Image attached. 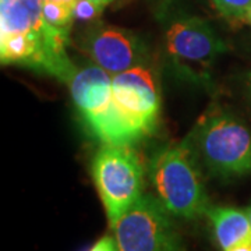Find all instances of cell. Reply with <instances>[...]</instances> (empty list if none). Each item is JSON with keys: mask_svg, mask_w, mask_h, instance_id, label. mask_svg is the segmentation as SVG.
<instances>
[{"mask_svg": "<svg viewBox=\"0 0 251 251\" xmlns=\"http://www.w3.org/2000/svg\"><path fill=\"white\" fill-rule=\"evenodd\" d=\"M70 87L74 105L90 133L102 144L133 147L141 141L113 98L112 74L95 63L77 67Z\"/></svg>", "mask_w": 251, "mask_h": 251, "instance_id": "obj_1", "label": "cell"}, {"mask_svg": "<svg viewBox=\"0 0 251 251\" xmlns=\"http://www.w3.org/2000/svg\"><path fill=\"white\" fill-rule=\"evenodd\" d=\"M151 179L165 208L183 219H197L209 209L208 197L187 144L169 145L153 156Z\"/></svg>", "mask_w": 251, "mask_h": 251, "instance_id": "obj_2", "label": "cell"}, {"mask_svg": "<svg viewBox=\"0 0 251 251\" xmlns=\"http://www.w3.org/2000/svg\"><path fill=\"white\" fill-rule=\"evenodd\" d=\"M91 172L112 226L144 196L143 162L131 147L102 144Z\"/></svg>", "mask_w": 251, "mask_h": 251, "instance_id": "obj_3", "label": "cell"}, {"mask_svg": "<svg viewBox=\"0 0 251 251\" xmlns=\"http://www.w3.org/2000/svg\"><path fill=\"white\" fill-rule=\"evenodd\" d=\"M198 156L216 177L233 179L251 173V133L226 113L205 116L196 130Z\"/></svg>", "mask_w": 251, "mask_h": 251, "instance_id": "obj_4", "label": "cell"}, {"mask_svg": "<svg viewBox=\"0 0 251 251\" xmlns=\"http://www.w3.org/2000/svg\"><path fill=\"white\" fill-rule=\"evenodd\" d=\"M166 52L180 70L193 77H204L218 56L227 50L214 27L197 16H177L165 32Z\"/></svg>", "mask_w": 251, "mask_h": 251, "instance_id": "obj_5", "label": "cell"}, {"mask_svg": "<svg viewBox=\"0 0 251 251\" xmlns=\"http://www.w3.org/2000/svg\"><path fill=\"white\" fill-rule=\"evenodd\" d=\"M171 216L159 198L144 194L110 226L117 251H163L179 239Z\"/></svg>", "mask_w": 251, "mask_h": 251, "instance_id": "obj_6", "label": "cell"}, {"mask_svg": "<svg viewBox=\"0 0 251 251\" xmlns=\"http://www.w3.org/2000/svg\"><path fill=\"white\" fill-rule=\"evenodd\" d=\"M113 98L126 122L143 140L156 130L161 115V94L152 69L140 64L112 75Z\"/></svg>", "mask_w": 251, "mask_h": 251, "instance_id": "obj_7", "label": "cell"}, {"mask_svg": "<svg viewBox=\"0 0 251 251\" xmlns=\"http://www.w3.org/2000/svg\"><path fill=\"white\" fill-rule=\"evenodd\" d=\"M80 46L92 63L112 75L147 64L143 41L125 28L97 24L82 35Z\"/></svg>", "mask_w": 251, "mask_h": 251, "instance_id": "obj_8", "label": "cell"}, {"mask_svg": "<svg viewBox=\"0 0 251 251\" xmlns=\"http://www.w3.org/2000/svg\"><path fill=\"white\" fill-rule=\"evenodd\" d=\"M206 216L222 251L251 240V224L246 211L232 206H209Z\"/></svg>", "mask_w": 251, "mask_h": 251, "instance_id": "obj_9", "label": "cell"}, {"mask_svg": "<svg viewBox=\"0 0 251 251\" xmlns=\"http://www.w3.org/2000/svg\"><path fill=\"white\" fill-rule=\"evenodd\" d=\"M42 16L48 25L67 34H70L73 21L75 20L73 7L54 1H44V0H42Z\"/></svg>", "mask_w": 251, "mask_h": 251, "instance_id": "obj_10", "label": "cell"}, {"mask_svg": "<svg viewBox=\"0 0 251 251\" xmlns=\"http://www.w3.org/2000/svg\"><path fill=\"white\" fill-rule=\"evenodd\" d=\"M218 11L227 20L244 21V16L251 6V0H212Z\"/></svg>", "mask_w": 251, "mask_h": 251, "instance_id": "obj_11", "label": "cell"}, {"mask_svg": "<svg viewBox=\"0 0 251 251\" xmlns=\"http://www.w3.org/2000/svg\"><path fill=\"white\" fill-rule=\"evenodd\" d=\"M103 6L92 0H75L74 4V18L81 21H92L99 17L103 11Z\"/></svg>", "mask_w": 251, "mask_h": 251, "instance_id": "obj_12", "label": "cell"}, {"mask_svg": "<svg viewBox=\"0 0 251 251\" xmlns=\"http://www.w3.org/2000/svg\"><path fill=\"white\" fill-rule=\"evenodd\" d=\"M87 251H117L116 240L112 236H103Z\"/></svg>", "mask_w": 251, "mask_h": 251, "instance_id": "obj_13", "label": "cell"}, {"mask_svg": "<svg viewBox=\"0 0 251 251\" xmlns=\"http://www.w3.org/2000/svg\"><path fill=\"white\" fill-rule=\"evenodd\" d=\"M163 251H186L184 250V246H183V243H181V239H177V240H175V242L172 243L171 246H168L166 249Z\"/></svg>", "mask_w": 251, "mask_h": 251, "instance_id": "obj_14", "label": "cell"}, {"mask_svg": "<svg viewBox=\"0 0 251 251\" xmlns=\"http://www.w3.org/2000/svg\"><path fill=\"white\" fill-rule=\"evenodd\" d=\"M227 251H251V240L250 242L242 243V244H239V246H236V247Z\"/></svg>", "mask_w": 251, "mask_h": 251, "instance_id": "obj_15", "label": "cell"}, {"mask_svg": "<svg viewBox=\"0 0 251 251\" xmlns=\"http://www.w3.org/2000/svg\"><path fill=\"white\" fill-rule=\"evenodd\" d=\"M44 1H54V3H60V4H66V6H70L74 9V4H75V0H44Z\"/></svg>", "mask_w": 251, "mask_h": 251, "instance_id": "obj_16", "label": "cell"}, {"mask_svg": "<svg viewBox=\"0 0 251 251\" xmlns=\"http://www.w3.org/2000/svg\"><path fill=\"white\" fill-rule=\"evenodd\" d=\"M92 1H95V3H98V4H100V6L106 7L109 3H112L113 0H92Z\"/></svg>", "mask_w": 251, "mask_h": 251, "instance_id": "obj_17", "label": "cell"}, {"mask_svg": "<svg viewBox=\"0 0 251 251\" xmlns=\"http://www.w3.org/2000/svg\"><path fill=\"white\" fill-rule=\"evenodd\" d=\"M244 21H246V23H249V24L251 25V6L249 7V10H247L246 16H244Z\"/></svg>", "mask_w": 251, "mask_h": 251, "instance_id": "obj_18", "label": "cell"}, {"mask_svg": "<svg viewBox=\"0 0 251 251\" xmlns=\"http://www.w3.org/2000/svg\"><path fill=\"white\" fill-rule=\"evenodd\" d=\"M247 87H249V92H250L251 97V73L249 74V78H247Z\"/></svg>", "mask_w": 251, "mask_h": 251, "instance_id": "obj_19", "label": "cell"}, {"mask_svg": "<svg viewBox=\"0 0 251 251\" xmlns=\"http://www.w3.org/2000/svg\"><path fill=\"white\" fill-rule=\"evenodd\" d=\"M246 212H247V215H249V219H250V224H251V204L249 205V208L246 209Z\"/></svg>", "mask_w": 251, "mask_h": 251, "instance_id": "obj_20", "label": "cell"}]
</instances>
